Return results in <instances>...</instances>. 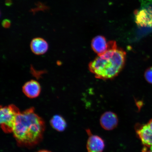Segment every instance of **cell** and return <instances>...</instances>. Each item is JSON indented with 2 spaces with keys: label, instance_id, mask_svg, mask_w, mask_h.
<instances>
[{
  "label": "cell",
  "instance_id": "6da1fadb",
  "mask_svg": "<svg viewBox=\"0 0 152 152\" xmlns=\"http://www.w3.org/2000/svg\"><path fill=\"white\" fill-rule=\"evenodd\" d=\"M45 129L44 121L31 107L17 115L12 133L18 146L31 147L42 140Z\"/></svg>",
  "mask_w": 152,
  "mask_h": 152
},
{
  "label": "cell",
  "instance_id": "7a4b0ae2",
  "mask_svg": "<svg viewBox=\"0 0 152 152\" xmlns=\"http://www.w3.org/2000/svg\"><path fill=\"white\" fill-rule=\"evenodd\" d=\"M126 53L116 48L98 56L89 64V69L96 78L107 80L118 75L125 65Z\"/></svg>",
  "mask_w": 152,
  "mask_h": 152
},
{
  "label": "cell",
  "instance_id": "3957f363",
  "mask_svg": "<svg viewBox=\"0 0 152 152\" xmlns=\"http://www.w3.org/2000/svg\"><path fill=\"white\" fill-rule=\"evenodd\" d=\"M20 110L14 104L1 107V126L6 134L13 132L17 116Z\"/></svg>",
  "mask_w": 152,
  "mask_h": 152
},
{
  "label": "cell",
  "instance_id": "277c9868",
  "mask_svg": "<svg viewBox=\"0 0 152 152\" xmlns=\"http://www.w3.org/2000/svg\"><path fill=\"white\" fill-rule=\"evenodd\" d=\"M91 47L94 52L100 56L111 49L117 47L115 41H107L105 38L102 36H98L93 39L91 42Z\"/></svg>",
  "mask_w": 152,
  "mask_h": 152
},
{
  "label": "cell",
  "instance_id": "5b68a950",
  "mask_svg": "<svg viewBox=\"0 0 152 152\" xmlns=\"http://www.w3.org/2000/svg\"><path fill=\"white\" fill-rule=\"evenodd\" d=\"M136 130L142 144L152 151V119L147 124L137 125Z\"/></svg>",
  "mask_w": 152,
  "mask_h": 152
},
{
  "label": "cell",
  "instance_id": "8992f818",
  "mask_svg": "<svg viewBox=\"0 0 152 152\" xmlns=\"http://www.w3.org/2000/svg\"><path fill=\"white\" fill-rule=\"evenodd\" d=\"M135 21L138 26L152 27V9L151 7H144L134 12Z\"/></svg>",
  "mask_w": 152,
  "mask_h": 152
},
{
  "label": "cell",
  "instance_id": "52a82bcc",
  "mask_svg": "<svg viewBox=\"0 0 152 152\" xmlns=\"http://www.w3.org/2000/svg\"><path fill=\"white\" fill-rule=\"evenodd\" d=\"M86 132L89 136L87 144L88 152H102L105 144L104 140L99 136L93 134L90 129Z\"/></svg>",
  "mask_w": 152,
  "mask_h": 152
},
{
  "label": "cell",
  "instance_id": "ba28073f",
  "mask_svg": "<svg viewBox=\"0 0 152 152\" xmlns=\"http://www.w3.org/2000/svg\"><path fill=\"white\" fill-rule=\"evenodd\" d=\"M118 123L117 116L113 112H105L100 117V125L102 128L106 130H111L115 129L117 126Z\"/></svg>",
  "mask_w": 152,
  "mask_h": 152
},
{
  "label": "cell",
  "instance_id": "9c48e42d",
  "mask_svg": "<svg viewBox=\"0 0 152 152\" xmlns=\"http://www.w3.org/2000/svg\"><path fill=\"white\" fill-rule=\"evenodd\" d=\"M41 91L39 83L34 80L26 82L22 87L23 94L27 97L31 99L37 97L40 94Z\"/></svg>",
  "mask_w": 152,
  "mask_h": 152
},
{
  "label": "cell",
  "instance_id": "30bf717a",
  "mask_svg": "<svg viewBox=\"0 0 152 152\" xmlns=\"http://www.w3.org/2000/svg\"><path fill=\"white\" fill-rule=\"evenodd\" d=\"M30 47L34 54L39 56L45 54L47 52L49 45L47 41L43 38L36 37L32 40Z\"/></svg>",
  "mask_w": 152,
  "mask_h": 152
},
{
  "label": "cell",
  "instance_id": "8fae6325",
  "mask_svg": "<svg viewBox=\"0 0 152 152\" xmlns=\"http://www.w3.org/2000/svg\"><path fill=\"white\" fill-rule=\"evenodd\" d=\"M50 124L53 128L59 132H62L66 129V121L61 116L55 115L50 121Z\"/></svg>",
  "mask_w": 152,
  "mask_h": 152
},
{
  "label": "cell",
  "instance_id": "7c38bea8",
  "mask_svg": "<svg viewBox=\"0 0 152 152\" xmlns=\"http://www.w3.org/2000/svg\"><path fill=\"white\" fill-rule=\"evenodd\" d=\"M144 76L148 82L152 84V67L147 69L144 74Z\"/></svg>",
  "mask_w": 152,
  "mask_h": 152
},
{
  "label": "cell",
  "instance_id": "4fadbf2b",
  "mask_svg": "<svg viewBox=\"0 0 152 152\" xmlns=\"http://www.w3.org/2000/svg\"><path fill=\"white\" fill-rule=\"evenodd\" d=\"M2 25L3 27L8 28L11 25V22L8 20H5L2 23Z\"/></svg>",
  "mask_w": 152,
  "mask_h": 152
},
{
  "label": "cell",
  "instance_id": "5bb4252c",
  "mask_svg": "<svg viewBox=\"0 0 152 152\" xmlns=\"http://www.w3.org/2000/svg\"><path fill=\"white\" fill-rule=\"evenodd\" d=\"M142 152H152V151L150 150V151H148L147 148H144L143 150H142Z\"/></svg>",
  "mask_w": 152,
  "mask_h": 152
},
{
  "label": "cell",
  "instance_id": "9a60e30c",
  "mask_svg": "<svg viewBox=\"0 0 152 152\" xmlns=\"http://www.w3.org/2000/svg\"><path fill=\"white\" fill-rule=\"evenodd\" d=\"M37 152H51L50 151H47V150H41V151H40Z\"/></svg>",
  "mask_w": 152,
  "mask_h": 152
}]
</instances>
